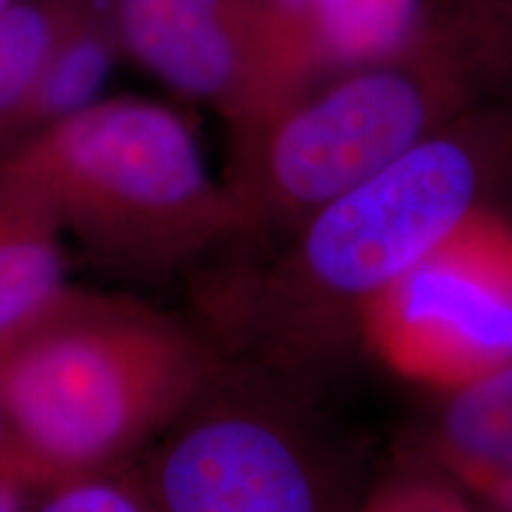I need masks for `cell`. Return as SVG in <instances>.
<instances>
[{
	"label": "cell",
	"mask_w": 512,
	"mask_h": 512,
	"mask_svg": "<svg viewBox=\"0 0 512 512\" xmlns=\"http://www.w3.org/2000/svg\"><path fill=\"white\" fill-rule=\"evenodd\" d=\"M157 512H354L299 384L223 356L136 467Z\"/></svg>",
	"instance_id": "obj_5"
},
{
	"label": "cell",
	"mask_w": 512,
	"mask_h": 512,
	"mask_svg": "<svg viewBox=\"0 0 512 512\" xmlns=\"http://www.w3.org/2000/svg\"><path fill=\"white\" fill-rule=\"evenodd\" d=\"M420 448V463L501 512L512 496V351L453 387Z\"/></svg>",
	"instance_id": "obj_7"
},
{
	"label": "cell",
	"mask_w": 512,
	"mask_h": 512,
	"mask_svg": "<svg viewBox=\"0 0 512 512\" xmlns=\"http://www.w3.org/2000/svg\"><path fill=\"white\" fill-rule=\"evenodd\" d=\"M0 475H10L22 479L24 484H29L22 475V467H19L17 453H15V444H12L10 437V427L8 420H5V411H3V401H0ZM34 489V486H31Z\"/></svg>",
	"instance_id": "obj_16"
},
{
	"label": "cell",
	"mask_w": 512,
	"mask_h": 512,
	"mask_svg": "<svg viewBox=\"0 0 512 512\" xmlns=\"http://www.w3.org/2000/svg\"><path fill=\"white\" fill-rule=\"evenodd\" d=\"M512 176V107L467 114L313 211L204 290L216 349L297 382L361 339L363 318L484 214Z\"/></svg>",
	"instance_id": "obj_1"
},
{
	"label": "cell",
	"mask_w": 512,
	"mask_h": 512,
	"mask_svg": "<svg viewBox=\"0 0 512 512\" xmlns=\"http://www.w3.org/2000/svg\"><path fill=\"white\" fill-rule=\"evenodd\" d=\"M266 3L268 8L278 15L280 22L285 24V29L290 31V36L294 38V43H297L299 50H302L304 60L311 69L309 50H306V38H304V17H306V8H309V0H266Z\"/></svg>",
	"instance_id": "obj_14"
},
{
	"label": "cell",
	"mask_w": 512,
	"mask_h": 512,
	"mask_svg": "<svg viewBox=\"0 0 512 512\" xmlns=\"http://www.w3.org/2000/svg\"><path fill=\"white\" fill-rule=\"evenodd\" d=\"M354 512H479L470 494L437 470L418 463L384 479Z\"/></svg>",
	"instance_id": "obj_13"
},
{
	"label": "cell",
	"mask_w": 512,
	"mask_h": 512,
	"mask_svg": "<svg viewBox=\"0 0 512 512\" xmlns=\"http://www.w3.org/2000/svg\"><path fill=\"white\" fill-rule=\"evenodd\" d=\"M121 60L126 55L114 3L86 0L50 55L22 119L17 145L107 98V83Z\"/></svg>",
	"instance_id": "obj_9"
},
{
	"label": "cell",
	"mask_w": 512,
	"mask_h": 512,
	"mask_svg": "<svg viewBox=\"0 0 512 512\" xmlns=\"http://www.w3.org/2000/svg\"><path fill=\"white\" fill-rule=\"evenodd\" d=\"M126 60L226 121L230 136L311 86L266 0H112Z\"/></svg>",
	"instance_id": "obj_6"
},
{
	"label": "cell",
	"mask_w": 512,
	"mask_h": 512,
	"mask_svg": "<svg viewBox=\"0 0 512 512\" xmlns=\"http://www.w3.org/2000/svg\"><path fill=\"white\" fill-rule=\"evenodd\" d=\"M31 512H157L136 470L69 479L38 491Z\"/></svg>",
	"instance_id": "obj_12"
},
{
	"label": "cell",
	"mask_w": 512,
	"mask_h": 512,
	"mask_svg": "<svg viewBox=\"0 0 512 512\" xmlns=\"http://www.w3.org/2000/svg\"><path fill=\"white\" fill-rule=\"evenodd\" d=\"M501 512H512V496L508 498V501H505V505L501 508Z\"/></svg>",
	"instance_id": "obj_17"
},
{
	"label": "cell",
	"mask_w": 512,
	"mask_h": 512,
	"mask_svg": "<svg viewBox=\"0 0 512 512\" xmlns=\"http://www.w3.org/2000/svg\"><path fill=\"white\" fill-rule=\"evenodd\" d=\"M0 181L46 207L105 264L166 275L240 245L245 219L195 128L164 102L114 95L0 157Z\"/></svg>",
	"instance_id": "obj_4"
},
{
	"label": "cell",
	"mask_w": 512,
	"mask_h": 512,
	"mask_svg": "<svg viewBox=\"0 0 512 512\" xmlns=\"http://www.w3.org/2000/svg\"><path fill=\"white\" fill-rule=\"evenodd\" d=\"M223 354L138 299L69 287L0 347V401L36 491L124 470L200 396Z\"/></svg>",
	"instance_id": "obj_3"
},
{
	"label": "cell",
	"mask_w": 512,
	"mask_h": 512,
	"mask_svg": "<svg viewBox=\"0 0 512 512\" xmlns=\"http://www.w3.org/2000/svg\"><path fill=\"white\" fill-rule=\"evenodd\" d=\"M12 3V0H0V12H3L5 8H8V5Z\"/></svg>",
	"instance_id": "obj_18"
},
{
	"label": "cell",
	"mask_w": 512,
	"mask_h": 512,
	"mask_svg": "<svg viewBox=\"0 0 512 512\" xmlns=\"http://www.w3.org/2000/svg\"><path fill=\"white\" fill-rule=\"evenodd\" d=\"M512 83V0H427L406 43L313 81L230 136L247 245H271Z\"/></svg>",
	"instance_id": "obj_2"
},
{
	"label": "cell",
	"mask_w": 512,
	"mask_h": 512,
	"mask_svg": "<svg viewBox=\"0 0 512 512\" xmlns=\"http://www.w3.org/2000/svg\"><path fill=\"white\" fill-rule=\"evenodd\" d=\"M425 5L427 0H309L304 38L316 81L399 50Z\"/></svg>",
	"instance_id": "obj_10"
},
{
	"label": "cell",
	"mask_w": 512,
	"mask_h": 512,
	"mask_svg": "<svg viewBox=\"0 0 512 512\" xmlns=\"http://www.w3.org/2000/svg\"><path fill=\"white\" fill-rule=\"evenodd\" d=\"M64 233L41 202L0 181V347L69 290Z\"/></svg>",
	"instance_id": "obj_8"
},
{
	"label": "cell",
	"mask_w": 512,
	"mask_h": 512,
	"mask_svg": "<svg viewBox=\"0 0 512 512\" xmlns=\"http://www.w3.org/2000/svg\"><path fill=\"white\" fill-rule=\"evenodd\" d=\"M36 494L38 491L22 479L0 475V512H31Z\"/></svg>",
	"instance_id": "obj_15"
},
{
	"label": "cell",
	"mask_w": 512,
	"mask_h": 512,
	"mask_svg": "<svg viewBox=\"0 0 512 512\" xmlns=\"http://www.w3.org/2000/svg\"><path fill=\"white\" fill-rule=\"evenodd\" d=\"M86 0H12L0 12V157L19 128L46 64Z\"/></svg>",
	"instance_id": "obj_11"
}]
</instances>
